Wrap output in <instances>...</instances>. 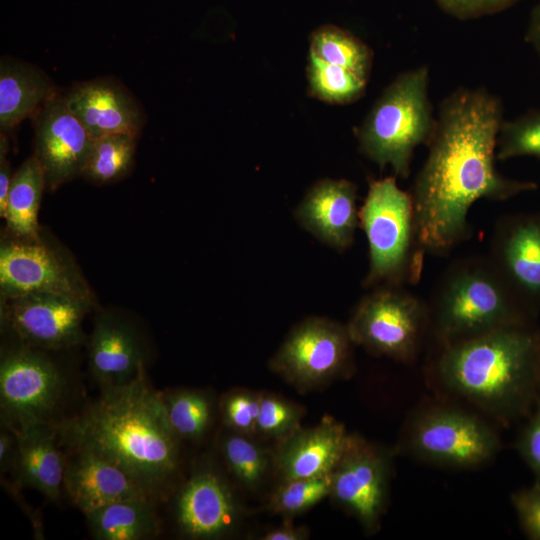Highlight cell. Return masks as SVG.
<instances>
[{"instance_id": "obj_1", "label": "cell", "mask_w": 540, "mask_h": 540, "mask_svg": "<svg viewBox=\"0 0 540 540\" xmlns=\"http://www.w3.org/2000/svg\"><path fill=\"white\" fill-rule=\"evenodd\" d=\"M501 123V103L485 89L460 88L441 103L427 159L411 192L424 254H445L468 238V214L478 200H505L536 188L496 170Z\"/></svg>"}, {"instance_id": "obj_2", "label": "cell", "mask_w": 540, "mask_h": 540, "mask_svg": "<svg viewBox=\"0 0 540 540\" xmlns=\"http://www.w3.org/2000/svg\"><path fill=\"white\" fill-rule=\"evenodd\" d=\"M56 425L61 442L71 450H89L108 459L151 499L161 496L178 472L180 439L145 366L124 384L102 387L80 413Z\"/></svg>"}, {"instance_id": "obj_3", "label": "cell", "mask_w": 540, "mask_h": 540, "mask_svg": "<svg viewBox=\"0 0 540 540\" xmlns=\"http://www.w3.org/2000/svg\"><path fill=\"white\" fill-rule=\"evenodd\" d=\"M440 379L501 419L524 413L540 387V339L522 323L445 344Z\"/></svg>"}, {"instance_id": "obj_4", "label": "cell", "mask_w": 540, "mask_h": 540, "mask_svg": "<svg viewBox=\"0 0 540 540\" xmlns=\"http://www.w3.org/2000/svg\"><path fill=\"white\" fill-rule=\"evenodd\" d=\"M426 66L398 75L374 103L358 131L361 151L381 169L406 178L416 147L428 143L436 119L428 98Z\"/></svg>"}, {"instance_id": "obj_5", "label": "cell", "mask_w": 540, "mask_h": 540, "mask_svg": "<svg viewBox=\"0 0 540 540\" xmlns=\"http://www.w3.org/2000/svg\"><path fill=\"white\" fill-rule=\"evenodd\" d=\"M490 259L451 266L434 294L435 330L445 344L522 323L515 295Z\"/></svg>"}, {"instance_id": "obj_6", "label": "cell", "mask_w": 540, "mask_h": 540, "mask_svg": "<svg viewBox=\"0 0 540 540\" xmlns=\"http://www.w3.org/2000/svg\"><path fill=\"white\" fill-rule=\"evenodd\" d=\"M359 223L369 246L366 287L398 286L419 278L424 253L416 238L412 196L398 187L395 177L370 182Z\"/></svg>"}, {"instance_id": "obj_7", "label": "cell", "mask_w": 540, "mask_h": 540, "mask_svg": "<svg viewBox=\"0 0 540 540\" xmlns=\"http://www.w3.org/2000/svg\"><path fill=\"white\" fill-rule=\"evenodd\" d=\"M49 351L17 341L1 351V423L13 429L33 423H58L68 382Z\"/></svg>"}, {"instance_id": "obj_8", "label": "cell", "mask_w": 540, "mask_h": 540, "mask_svg": "<svg viewBox=\"0 0 540 540\" xmlns=\"http://www.w3.org/2000/svg\"><path fill=\"white\" fill-rule=\"evenodd\" d=\"M352 344L347 326L309 317L291 329L269 368L300 392L314 390L349 372Z\"/></svg>"}, {"instance_id": "obj_9", "label": "cell", "mask_w": 540, "mask_h": 540, "mask_svg": "<svg viewBox=\"0 0 540 540\" xmlns=\"http://www.w3.org/2000/svg\"><path fill=\"white\" fill-rule=\"evenodd\" d=\"M428 310L416 296L398 286H382L363 297L347 329L354 344L397 361L411 359Z\"/></svg>"}, {"instance_id": "obj_10", "label": "cell", "mask_w": 540, "mask_h": 540, "mask_svg": "<svg viewBox=\"0 0 540 540\" xmlns=\"http://www.w3.org/2000/svg\"><path fill=\"white\" fill-rule=\"evenodd\" d=\"M93 301L66 294L40 292L1 299V320L18 342L59 351L81 344L83 321Z\"/></svg>"}, {"instance_id": "obj_11", "label": "cell", "mask_w": 540, "mask_h": 540, "mask_svg": "<svg viewBox=\"0 0 540 540\" xmlns=\"http://www.w3.org/2000/svg\"><path fill=\"white\" fill-rule=\"evenodd\" d=\"M1 299L52 292L93 301L74 262L40 235L21 239L6 235L0 246Z\"/></svg>"}, {"instance_id": "obj_12", "label": "cell", "mask_w": 540, "mask_h": 540, "mask_svg": "<svg viewBox=\"0 0 540 540\" xmlns=\"http://www.w3.org/2000/svg\"><path fill=\"white\" fill-rule=\"evenodd\" d=\"M408 447L427 461L465 468L488 461L498 450L499 439L478 417L454 409H434L412 423Z\"/></svg>"}, {"instance_id": "obj_13", "label": "cell", "mask_w": 540, "mask_h": 540, "mask_svg": "<svg viewBox=\"0 0 540 540\" xmlns=\"http://www.w3.org/2000/svg\"><path fill=\"white\" fill-rule=\"evenodd\" d=\"M390 477L389 456L364 438L351 434L348 445L331 473L332 498L374 532L385 511Z\"/></svg>"}, {"instance_id": "obj_14", "label": "cell", "mask_w": 540, "mask_h": 540, "mask_svg": "<svg viewBox=\"0 0 540 540\" xmlns=\"http://www.w3.org/2000/svg\"><path fill=\"white\" fill-rule=\"evenodd\" d=\"M36 124L33 156L44 172L46 189L54 191L81 176L93 138L68 107L65 96L50 98Z\"/></svg>"}, {"instance_id": "obj_15", "label": "cell", "mask_w": 540, "mask_h": 540, "mask_svg": "<svg viewBox=\"0 0 540 540\" xmlns=\"http://www.w3.org/2000/svg\"><path fill=\"white\" fill-rule=\"evenodd\" d=\"M174 515L187 538L218 539L237 528L241 509L226 479L212 468H202L178 491Z\"/></svg>"}, {"instance_id": "obj_16", "label": "cell", "mask_w": 540, "mask_h": 540, "mask_svg": "<svg viewBox=\"0 0 540 540\" xmlns=\"http://www.w3.org/2000/svg\"><path fill=\"white\" fill-rule=\"evenodd\" d=\"M351 434L331 416L316 425L302 426L278 442L273 469L280 481L331 474L344 453Z\"/></svg>"}, {"instance_id": "obj_17", "label": "cell", "mask_w": 540, "mask_h": 540, "mask_svg": "<svg viewBox=\"0 0 540 540\" xmlns=\"http://www.w3.org/2000/svg\"><path fill=\"white\" fill-rule=\"evenodd\" d=\"M88 363L101 388L130 381L145 366L140 334L116 312L99 311L88 343Z\"/></svg>"}, {"instance_id": "obj_18", "label": "cell", "mask_w": 540, "mask_h": 540, "mask_svg": "<svg viewBox=\"0 0 540 540\" xmlns=\"http://www.w3.org/2000/svg\"><path fill=\"white\" fill-rule=\"evenodd\" d=\"M65 99L92 138L109 134L138 137L143 127L145 117L139 103L126 88L108 79L77 84Z\"/></svg>"}, {"instance_id": "obj_19", "label": "cell", "mask_w": 540, "mask_h": 540, "mask_svg": "<svg viewBox=\"0 0 540 540\" xmlns=\"http://www.w3.org/2000/svg\"><path fill=\"white\" fill-rule=\"evenodd\" d=\"M303 228L338 250L353 243L359 223L356 186L344 179H323L314 184L295 210Z\"/></svg>"}, {"instance_id": "obj_20", "label": "cell", "mask_w": 540, "mask_h": 540, "mask_svg": "<svg viewBox=\"0 0 540 540\" xmlns=\"http://www.w3.org/2000/svg\"><path fill=\"white\" fill-rule=\"evenodd\" d=\"M72 451V457L66 460L64 490L84 515L116 501L148 497L108 459L89 450Z\"/></svg>"}, {"instance_id": "obj_21", "label": "cell", "mask_w": 540, "mask_h": 540, "mask_svg": "<svg viewBox=\"0 0 540 540\" xmlns=\"http://www.w3.org/2000/svg\"><path fill=\"white\" fill-rule=\"evenodd\" d=\"M14 430L18 440L12 470L15 486L37 490L58 501L64 490L66 459L56 423H33Z\"/></svg>"}, {"instance_id": "obj_22", "label": "cell", "mask_w": 540, "mask_h": 540, "mask_svg": "<svg viewBox=\"0 0 540 540\" xmlns=\"http://www.w3.org/2000/svg\"><path fill=\"white\" fill-rule=\"evenodd\" d=\"M490 260L513 292L540 296V218L500 222Z\"/></svg>"}, {"instance_id": "obj_23", "label": "cell", "mask_w": 540, "mask_h": 540, "mask_svg": "<svg viewBox=\"0 0 540 540\" xmlns=\"http://www.w3.org/2000/svg\"><path fill=\"white\" fill-rule=\"evenodd\" d=\"M55 95L51 80L37 67L2 58L0 62V127L8 132Z\"/></svg>"}, {"instance_id": "obj_24", "label": "cell", "mask_w": 540, "mask_h": 540, "mask_svg": "<svg viewBox=\"0 0 540 540\" xmlns=\"http://www.w3.org/2000/svg\"><path fill=\"white\" fill-rule=\"evenodd\" d=\"M151 500L124 499L86 514L91 534L99 540H142L156 536L160 522Z\"/></svg>"}, {"instance_id": "obj_25", "label": "cell", "mask_w": 540, "mask_h": 540, "mask_svg": "<svg viewBox=\"0 0 540 540\" xmlns=\"http://www.w3.org/2000/svg\"><path fill=\"white\" fill-rule=\"evenodd\" d=\"M46 181L35 156L25 160L13 174L2 218L7 235L34 239L41 235L38 212Z\"/></svg>"}, {"instance_id": "obj_26", "label": "cell", "mask_w": 540, "mask_h": 540, "mask_svg": "<svg viewBox=\"0 0 540 540\" xmlns=\"http://www.w3.org/2000/svg\"><path fill=\"white\" fill-rule=\"evenodd\" d=\"M137 136L109 134L92 139L81 176L98 184L115 183L132 169Z\"/></svg>"}, {"instance_id": "obj_27", "label": "cell", "mask_w": 540, "mask_h": 540, "mask_svg": "<svg viewBox=\"0 0 540 540\" xmlns=\"http://www.w3.org/2000/svg\"><path fill=\"white\" fill-rule=\"evenodd\" d=\"M310 53L368 79L372 51L361 40L339 27L325 25L317 28L310 36Z\"/></svg>"}, {"instance_id": "obj_28", "label": "cell", "mask_w": 540, "mask_h": 540, "mask_svg": "<svg viewBox=\"0 0 540 540\" xmlns=\"http://www.w3.org/2000/svg\"><path fill=\"white\" fill-rule=\"evenodd\" d=\"M169 425L179 439L197 440L209 430L213 404L207 393L197 389L162 392Z\"/></svg>"}, {"instance_id": "obj_29", "label": "cell", "mask_w": 540, "mask_h": 540, "mask_svg": "<svg viewBox=\"0 0 540 540\" xmlns=\"http://www.w3.org/2000/svg\"><path fill=\"white\" fill-rule=\"evenodd\" d=\"M223 460L234 478L244 487L258 488L273 468L270 455L252 436L228 431L220 441Z\"/></svg>"}, {"instance_id": "obj_30", "label": "cell", "mask_w": 540, "mask_h": 540, "mask_svg": "<svg viewBox=\"0 0 540 540\" xmlns=\"http://www.w3.org/2000/svg\"><path fill=\"white\" fill-rule=\"evenodd\" d=\"M307 76L310 93L331 104H348L359 99L367 79L340 66L309 55Z\"/></svg>"}, {"instance_id": "obj_31", "label": "cell", "mask_w": 540, "mask_h": 540, "mask_svg": "<svg viewBox=\"0 0 540 540\" xmlns=\"http://www.w3.org/2000/svg\"><path fill=\"white\" fill-rule=\"evenodd\" d=\"M330 492L331 474L280 481L269 499L268 510L291 518L311 509L329 497Z\"/></svg>"}, {"instance_id": "obj_32", "label": "cell", "mask_w": 540, "mask_h": 540, "mask_svg": "<svg viewBox=\"0 0 540 540\" xmlns=\"http://www.w3.org/2000/svg\"><path fill=\"white\" fill-rule=\"evenodd\" d=\"M304 411L301 406L279 395L262 392L256 434L278 442L301 427Z\"/></svg>"}, {"instance_id": "obj_33", "label": "cell", "mask_w": 540, "mask_h": 540, "mask_svg": "<svg viewBox=\"0 0 540 540\" xmlns=\"http://www.w3.org/2000/svg\"><path fill=\"white\" fill-rule=\"evenodd\" d=\"M518 156L540 158V112L501 123L496 157L506 160Z\"/></svg>"}, {"instance_id": "obj_34", "label": "cell", "mask_w": 540, "mask_h": 540, "mask_svg": "<svg viewBox=\"0 0 540 540\" xmlns=\"http://www.w3.org/2000/svg\"><path fill=\"white\" fill-rule=\"evenodd\" d=\"M262 392L233 389L220 399L222 421L228 430L252 436L257 432V420Z\"/></svg>"}, {"instance_id": "obj_35", "label": "cell", "mask_w": 540, "mask_h": 540, "mask_svg": "<svg viewBox=\"0 0 540 540\" xmlns=\"http://www.w3.org/2000/svg\"><path fill=\"white\" fill-rule=\"evenodd\" d=\"M512 503L525 533L540 540V484L519 490L512 495Z\"/></svg>"}, {"instance_id": "obj_36", "label": "cell", "mask_w": 540, "mask_h": 540, "mask_svg": "<svg viewBox=\"0 0 540 540\" xmlns=\"http://www.w3.org/2000/svg\"><path fill=\"white\" fill-rule=\"evenodd\" d=\"M518 450L540 484V403L519 437Z\"/></svg>"}, {"instance_id": "obj_37", "label": "cell", "mask_w": 540, "mask_h": 540, "mask_svg": "<svg viewBox=\"0 0 540 540\" xmlns=\"http://www.w3.org/2000/svg\"><path fill=\"white\" fill-rule=\"evenodd\" d=\"M448 13L459 18H472L499 11L515 0H436Z\"/></svg>"}, {"instance_id": "obj_38", "label": "cell", "mask_w": 540, "mask_h": 540, "mask_svg": "<svg viewBox=\"0 0 540 540\" xmlns=\"http://www.w3.org/2000/svg\"><path fill=\"white\" fill-rule=\"evenodd\" d=\"M18 440L16 431L2 423L0 430V471L1 474L11 472L17 456Z\"/></svg>"}, {"instance_id": "obj_39", "label": "cell", "mask_w": 540, "mask_h": 540, "mask_svg": "<svg viewBox=\"0 0 540 540\" xmlns=\"http://www.w3.org/2000/svg\"><path fill=\"white\" fill-rule=\"evenodd\" d=\"M8 139L6 133L1 132L0 134V215L2 217L7 197L9 193V188L13 174H11L10 164L7 159L8 152Z\"/></svg>"}, {"instance_id": "obj_40", "label": "cell", "mask_w": 540, "mask_h": 540, "mask_svg": "<svg viewBox=\"0 0 540 540\" xmlns=\"http://www.w3.org/2000/svg\"><path fill=\"white\" fill-rule=\"evenodd\" d=\"M309 530L305 526H296L290 521H285L280 526L267 530L261 536V540H306L309 538Z\"/></svg>"}, {"instance_id": "obj_41", "label": "cell", "mask_w": 540, "mask_h": 540, "mask_svg": "<svg viewBox=\"0 0 540 540\" xmlns=\"http://www.w3.org/2000/svg\"><path fill=\"white\" fill-rule=\"evenodd\" d=\"M527 39L535 47L540 56V3L532 13Z\"/></svg>"}]
</instances>
